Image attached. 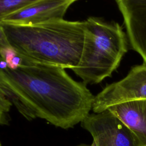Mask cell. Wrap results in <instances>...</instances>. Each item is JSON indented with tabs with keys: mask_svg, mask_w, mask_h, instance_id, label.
Wrapping results in <instances>:
<instances>
[{
	"mask_svg": "<svg viewBox=\"0 0 146 146\" xmlns=\"http://www.w3.org/2000/svg\"><path fill=\"white\" fill-rule=\"evenodd\" d=\"M0 90L27 120L39 117L63 129L80 123L95 97L65 68L30 62L13 48L0 56Z\"/></svg>",
	"mask_w": 146,
	"mask_h": 146,
	"instance_id": "6da1fadb",
	"label": "cell"
},
{
	"mask_svg": "<svg viewBox=\"0 0 146 146\" xmlns=\"http://www.w3.org/2000/svg\"><path fill=\"white\" fill-rule=\"evenodd\" d=\"M10 46L30 62L72 69L79 63L84 39V21L63 19L15 25L0 24Z\"/></svg>",
	"mask_w": 146,
	"mask_h": 146,
	"instance_id": "7a4b0ae2",
	"label": "cell"
},
{
	"mask_svg": "<svg viewBox=\"0 0 146 146\" xmlns=\"http://www.w3.org/2000/svg\"><path fill=\"white\" fill-rule=\"evenodd\" d=\"M83 47L73 72L87 84H98L111 76L128 50V39L120 25L100 18L84 21Z\"/></svg>",
	"mask_w": 146,
	"mask_h": 146,
	"instance_id": "3957f363",
	"label": "cell"
},
{
	"mask_svg": "<svg viewBox=\"0 0 146 146\" xmlns=\"http://www.w3.org/2000/svg\"><path fill=\"white\" fill-rule=\"evenodd\" d=\"M146 99V64L135 66L121 80L107 85L94 97L92 110L99 113L129 101Z\"/></svg>",
	"mask_w": 146,
	"mask_h": 146,
	"instance_id": "277c9868",
	"label": "cell"
},
{
	"mask_svg": "<svg viewBox=\"0 0 146 146\" xmlns=\"http://www.w3.org/2000/svg\"><path fill=\"white\" fill-rule=\"evenodd\" d=\"M80 124L91 135L95 146H139L129 129L108 109L90 113Z\"/></svg>",
	"mask_w": 146,
	"mask_h": 146,
	"instance_id": "5b68a950",
	"label": "cell"
},
{
	"mask_svg": "<svg viewBox=\"0 0 146 146\" xmlns=\"http://www.w3.org/2000/svg\"><path fill=\"white\" fill-rule=\"evenodd\" d=\"M78 0H38L4 17L0 24L29 25L63 19L69 7Z\"/></svg>",
	"mask_w": 146,
	"mask_h": 146,
	"instance_id": "8992f818",
	"label": "cell"
},
{
	"mask_svg": "<svg viewBox=\"0 0 146 146\" xmlns=\"http://www.w3.org/2000/svg\"><path fill=\"white\" fill-rule=\"evenodd\" d=\"M131 48L146 64V0H115Z\"/></svg>",
	"mask_w": 146,
	"mask_h": 146,
	"instance_id": "52a82bcc",
	"label": "cell"
},
{
	"mask_svg": "<svg viewBox=\"0 0 146 146\" xmlns=\"http://www.w3.org/2000/svg\"><path fill=\"white\" fill-rule=\"evenodd\" d=\"M108 110L129 129L139 146H146V99L119 103Z\"/></svg>",
	"mask_w": 146,
	"mask_h": 146,
	"instance_id": "ba28073f",
	"label": "cell"
},
{
	"mask_svg": "<svg viewBox=\"0 0 146 146\" xmlns=\"http://www.w3.org/2000/svg\"><path fill=\"white\" fill-rule=\"evenodd\" d=\"M38 0H0V22L6 16L21 10Z\"/></svg>",
	"mask_w": 146,
	"mask_h": 146,
	"instance_id": "9c48e42d",
	"label": "cell"
},
{
	"mask_svg": "<svg viewBox=\"0 0 146 146\" xmlns=\"http://www.w3.org/2000/svg\"><path fill=\"white\" fill-rule=\"evenodd\" d=\"M11 48L5 35L2 27L0 25V56L3 57L7 51Z\"/></svg>",
	"mask_w": 146,
	"mask_h": 146,
	"instance_id": "30bf717a",
	"label": "cell"
},
{
	"mask_svg": "<svg viewBox=\"0 0 146 146\" xmlns=\"http://www.w3.org/2000/svg\"><path fill=\"white\" fill-rule=\"evenodd\" d=\"M76 146H91V145H88V144H80L79 145H78Z\"/></svg>",
	"mask_w": 146,
	"mask_h": 146,
	"instance_id": "8fae6325",
	"label": "cell"
},
{
	"mask_svg": "<svg viewBox=\"0 0 146 146\" xmlns=\"http://www.w3.org/2000/svg\"><path fill=\"white\" fill-rule=\"evenodd\" d=\"M91 146H95V144H94V142H92V144H91Z\"/></svg>",
	"mask_w": 146,
	"mask_h": 146,
	"instance_id": "7c38bea8",
	"label": "cell"
},
{
	"mask_svg": "<svg viewBox=\"0 0 146 146\" xmlns=\"http://www.w3.org/2000/svg\"><path fill=\"white\" fill-rule=\"evenodd\" d=\"M0 146H1V143H0Z\"/></svg>",
	"mask_w": 146,
	"mask_h": 146,
	"instance_id": "4fadbf2b",
	"label": "cell"
}]
</instances>
